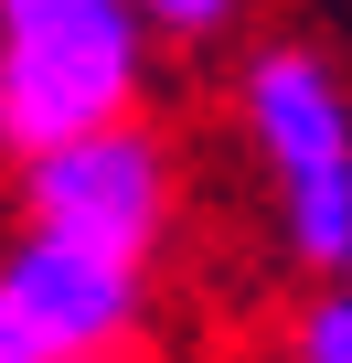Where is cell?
<instances>
[{"label": "cell", "mask_w": 352, "mask_h": 363, "mask_svg": "<svg viewBox=\"0 0 352 363\" xmlns=\"http://www.w3.org/2000/svg\"><path fill=\"white\" fill-rule=\"evenodd\" d=\"M139 0H0V139L22 160L118 128L139 96Z\"/></svg>", "instance_id": "obj_1"}, {"label": "cell", "mask_w": 352, "mask_h": 363, "mask_svg": "<svg viewBox=\"0 0 352 363\" xmlns=\"http://www.w3.org/2000/svg\"><path fill=\"white\" fill-rule=\"evenodd\" d=\"M246 139L278 171V214L310 267H352V96L310 43H267L246 65Z\"/></svg>", "instance_id": "obj_2"}, {"label": "cell", "mask_w": 352, "mask_h": 363, "mask_svg": "<svg viewBox=\"0 0 352 363\" xmlns=\"http://www.w3.org/2000/svg\"><path fill=\"white\" fill-rule=\"evenodd\" d=\"M139 267L33 225L11 257H0V363H107L128 331Z\"/></svg>", "instance_id": "obj_3"}, {"label": "cell", "mask_w": 352, "mask_h": 363, "mask_svg": "<svg viewBox=\"0 0 352 363\" xmlns=\"http://www.w3.org/2000/svg\"><path fill=\"white\" fill-rule=\"evenodd\" d=\"M33 225L118 257V267H149L160 257V225H171V160L149 128H86L64 150L33 160Z\"/></svg>", "instance_id": "obj_4"}, {"label": "cell", "mask_w": 352, "mask_h": 363, "mask_svg": "<svg viewBox=\"0 0 352 363\" xmlns=\"http://www.w3.org/2000/svg\"><path fill=\"white\" fill-rule=\"evenodd\" d=\"M299 363H352V289H331V299L299 320Z\"/></svg>", "instance_id": "obj_5"}, {"label": "cell", "mask_w": 352, "mask_h": 363, "mask_svg": "<svg viewBox=\"0 0 352 363\" xmlns=\"http://www.w3.org/2000/svg\"><path fill=\"white\" fill-rule=\"evenodd\" d=\"M235 11H246V0H139L149 33H225Z\"/></svg>", "instance_id": "obj_6"}]
</instances>
